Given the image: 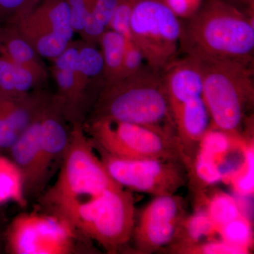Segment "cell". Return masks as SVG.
<instances>
[{"instance_id": "1", "label": "cell", "mask_w": 254, "mask_h": 254, "mask_svg": "<svg viewBox=\"0 0 254 254\" xmlns=\"http://www.w3.org/2000/svg\"><path fill=\"white\" fill-rule=\"evenodd\" d=\"M180 51L197 58L254 64V20L223 0H203L182 21Z\"/></svg>"}, {"instance_id": "2", "label": "cell", "mask_w": 254, "mask_h": 254, "mask_svg": "<svg viewBox=\"0 0 254 254\" xmlns=\"http://www.w3.org/2000/svg\"><path fill=\"white\" fill-rule=\"evenodd\" d=\"M120 187L107 171L83 123L74 122L71 123L69 143L58 179L37 200L39 210L67 222L82 203L105 190Z\"/></svg>"}, {"instance_id": "3", "label": "cell", "mask_w": 254, "mask_h": 254, "mask_svg": "<svg viewBox=\"0 0 254 254\" xmlns=\"http://www.w3.org/2000/svg\"><path fill=\"white\" fill-rule=\"evenodd\" d=\"M91 119H108L175 130L162 72L146 63L136 72L101 88Z\"/></svg>"}, {"instance_id": "4", "label": "cell", "mask_w": 254, "mask_h": 254, "mask_svg": "<svg viewBox=\"0 0 254 254\" xmlns=\"http://www.w3.org/2000/svg\"><path fill=\"white\" fill-rule=\"evenodd\" d=\"M198 59L203 74L202 98L210 115V129L237 138L246 113L254 105V64L218 58Z\"/></svg>"}, {"instance_id": "5", "label": "cell", "mask_w": 254, "mask_h": 254, "mask_svg": "<svg viewBox=\"0 0 254 254\" xmlns=\"http://www.w3.org/2000/svg\"><path fill=\"white\" fill-rule=\"evenodd\" d=\"M92 143L105 153L125 159H156L186 162L175 130L108 119L83 124Z\"/></svg>"}, {"instance_id": "6", "label": "cell", "mask_w": 254, "mask_h": 254, "mask_svg": "<svg viewBox=\"0 0 254 254\" xmlns=\"http://www.w3.org/2000/svg\"><path fill=\"white\" fill-rule=\"evenodd\" d=\"M136 219L131 190L120 187L82 203L67 222L107 253L116 254L131 240Z\"/></svg>"}, {"instance_id": "7", "label": "cell", "mask_w": 254, "mask_h": 254, "mask_svg": "<svg viewBox=\"0 0 254 254\" xmlns=\"http://www.w3.org/2000/svg\"><path fill=\"white\" fill-rule=\"evenodd\" d=\"M11 254H71L87 252L92 243L63 219L39 210L18 214L4 233Z\"/></svg>"}, {"instance_id": "8", "label": "cell", "mask_w": 254, "mask_h": 254, "mask_svg": "<svg viewBox=\"0 0 254 254\" xmlns=\"http://www.w3.org/2000/svg\"><path fill=\"white\" fill-rule=\"evenodd\" d=\"M182 19L162 0H135L130 22L131 40L145 62L163 72L178 58Z\"/></svg>"}, {"instance_id": "9", "label": "cell", "mask_w": 254, "mask_h": 254, "mask_svg": "<svg viewBox=\"0 0 254 254\" xmlns=\"http://www.w3.org/2000/svg\"><path fill=\"white\" fill-rule=\"evenodd\" d=\"M7 22L16 26L41 58L51 61L69 46L75 33L66 0H34Z\"/></svg>"}, {"instance_id": "10", "label": "cell", "mask_w": 254, "mask_h": 254, "mask_svg": "<svg viewBox=\"0 0 254 254\" xmlns=\"http://www.w3.org/2000/svg\"><path fill=\"white\" fill-rule=\"evenodd\" d=\"M94 148L114 181L131 191L154 196L175 194L187 183V169L179 162L118 158Z\"/></svg>"}, {"instance_id": "11", "label": "cell", "mask_w": 254, "mask_h": 254, "mask_svg": "<svg viewBox=\"0 0 254 254\" xmlns=\"http://www.w3.org/2000/svg\"><path fill=\"white\" fill-rule=\"evenodd\" d=\"M185 217L182 197L176 193L155 196L136 219L131 240L137 252L151 254L171 245Z\"/></svg>"}, {"instance_id": "12", "label": "cell", "mask_w": 254, "mask_h": 254, "mask_svg": "<svg viewBox=\"0 0 254 254\" xmlns=\"http://www.w3.org/2000/svg\"><path fill=\"white\" fill-rule=\"evenodd\" d=\"M67 123L70 122L58 97H47L42 107L40 127L42 178L46 188L59 170L69 143L71 124L69 126Z\"/></svg>"}, {"instance_id": "13", "label": "cell", "mask_w": 254, "mask_h": 254, "mask_svg": "<svg viewBox=\"0 0 254 254\" xmlns=\"http://www.w3.org/2000/svg\"><path fill=\"white\" fill-rule=\"evenodd\" d=\"M43 103L33 121L8 151L9 158L14 162L22 176L23 193L27 202L35 198L38 199L46 190L42 178L40 138L41 113Z\"/></svg>"}, {"instance_id": "14", "label": "cell", "mask_w": 254, "mask_h": 254, "mask_svg": "<svg viewBox=\"0 0 254 254\" xmlns=\"http://www.w3.org/2000/svg\"><path fill=\"white\" fill-rule=\"evenodd\" d=\"M78 43L71 42L59 56L52 60L53 74L58 95L70 123L81 122L88 95L82 88L78 70Z\"/></svg>"}, {"instance_id": "15", "label": "cell", "mask_w": 254, "mask_h": 254, "mask_svg": "<svg viewBox=\"0 0 254 254\" xmlns=\"http://www.w3.org/2000/svg\"><path fill=\"white\" fill-rule=\"evenodd\" d=\"M175 133L190 168L200 141L210 128V118L203 98H195L172 110Z\"/></svg>"}, {"instance_id": "16", "label": "cell", "mask_w": 254, "mask_h": 254, "mask_svg": "<svg viewBox=\"0 0 254 254\" xmlns=\"http://www.w3.org/2000/svg\"><path fill=\"white\" fill-rule=\"evenodd\" d=\"M162 75L171 112L183 103L202 97L203 74L198 58L188 55L178 58Z\"/></svg>"}, {"instance_id": "17", "label": "cell", "mask_w": 254, "mask_h": 254, "mask_svg": "<svg viewBox=\"0 0 254 254\" xmlns=\"http://www.w3.org/2000/svg\"><path fill=\"white\" fill-rule=\"evenodd\" d=\"M46 98L37 91L20 98L0 95V153L9 151L33 121Z\"/></svg>"}, {"instance_id": "18", "label": "cell", "mask_w": 254, "mask_h": 254, "mask_svg": "<svg viewBox=\"0 0 254 254\" xmlns=\"http://www.w3.org/2000/svg\"><path fill=\"white\" fill-rule=\"evenodd\" d=\"M0 53L46 78V66L29 43L11 23H0Z\"/></svg>"}, {"instance_id": "19", "label": "cell", "mask_w": 254, "mask_h": 254, "mask_svg": "<svg viewBox=\"0 0 254 254\" xmlns=\"http://www.w3.org/2000/svg\"><path fill=\"white\" fill-rule=\"evenodd\" d=\"M44 79L0 53V95L10 98L26 96L36 92Z\"/></svg>"}, {"instance_id": "20", "label": "cell", "mask_w": 254, "mask_h": 254, "mask_svg": "<svg viewBox=\"0 0 254 254\" xmlns=\"http://www.w3.org/2000/svg\"><path fill=\"white\" fill-rule=\"evenodd\" d=\"M78 70L82 88L87 95L95 83L104 86V63L98 45L86 41L78 43Z\"/></svg>"}, {"instance_id": "21", "label": "cell", "mask_w": 254, "mask_h": 254, "mask_svg": "<svg viewBox=\"0 0 254 254\" xmlns=\"http://www.w3.org/2000/svg\"><path fill=\"white\" fill-rule=\"evenodd\" d=\"M126 39L113 30L108 29L98 41L104 63L105 84L118 81L121 74Z\"/></svg>"}, {"instance_id": "22", "label": "cell", "mask_w": 254, "mask_h": 254, "mask_svg": "<svg viewBox=\"0 0 254 254\" xmlns=\"http://www.w3.org/2000/svg\"><path fill=\"white\" fill-rule=\"evenodd\" d=\"M120 0H90L84 28L83 41L98 45L100 37L109 29L110 20Z\"/></svg>"}, {"instance_id": "23", "label": "cell", "mask_w": 254, "mask_h": 254, "mask_svg": "<svg viewBox=\"0 0 254 254\" xmlns=\"http://www.w3.org/2000/svg\"><path fill=\"white\" fill-rule=\"evenodd\" d=\"M15 202L20 206L27 205L23 193V179L14 162L0 153V205Z\"/></svg>"}, {"instance_id": "24", "label": "cell", "mask_w": 254, "mask_h": 254, "mask_svg": "<svg viewBox=\"0 0 254 254\" xmlns=\"http://www.w3.org/2000/svg\"><path fill=\"white\" fill-rule=\"evenodd\" d=\"M205 209L218 231L222 225L244 215L235 198L222 191L211 195L205 202Z\"/></svg>"}, {"instance_id": "25", "label": "cell", "mask_w": 254, "mask_h": 254, "mask_svg": "<svg viewBox=\"0 0 254 254\" xmlns=\"http://www.w3.org/2000/svg\"><path fill=\"white\" fill-rule=\"evenodd\" d=\"M230 182L234 190L242 196L253 194L254 148L253 145L244 147V155L240 167L230 175Z\"/></svg>"}, {"instance_id": "26", "label": "cell", "mask_w": 254, "mask_h": 254, "mask_svg": "<svg viewBox=\"0 0 254 254\" xmlns=\"http://www.w3.org/2000/svg\"><path fill=\"white\" fill-rule=\"evenodd\" d=\"M222 241L251 252L252 247V227L248 219L242 215L218 229Z\"/></svg>"}, {"instance_id": "27", "label": "cell", "mask_w": 254, "mask_h": 254, "mask_svg": "<svg viewBox=\"0 0 254 254\" xmlns=\"http://www.w3.org/2000/svg\"><path fill=\"white\" fill-rule=\"evenodd\" d=\"M173 253L185 254H245L250 253L245 249L227 243L222 240L198 242L170 249Z\"/></svg>"}, {"instance_id": "28", "label": "cell", "mask_w": 254, "mask_h": 254, "mask_svg": "<svg viewBox=\"0 0 254 254\" xmlns=\"http://www.w3.org/2000/svg\"><path fill=\"white\" fill-rule=\"evenodd\" d=\"M135 0H120L110 20L109 29L117 32L125 39H131L130 22Z\"/></svg>"}, {"instance_id": "29", "label": "cell", "mask_w": 254, "mask_h": 254, "mask_svg": "<svg viewBox=\"0 0 254 254\" xmlns=\"http://www.w3.org/2000/svg\"><path fill=\"white\" fill-rule=\"evenodd\" d=\"M145 64L144 57L140 48L131 39H126L121 74L119 79L136 72ZM118 79V80H119Z\"/></svg>"}, {"instance_id": "30", "label": "cell", "mask_w": 254, "mask_h": 254, "mask_svg": "<svg viewBox=\"0 0 254 254\" xmlns=\"http://www.w3.org/2000/svg\"><path fill=\"white\" fill-rule=\"evenodd\" d=\"M179 18L190 17L196 11L203 0H162Z\"/></svg>"}, {"instance_id": "31", "label": "cell", "mask_w": 254, "mask_h": 254, "mask_svg": "<svg viewBox=\"0 0 254 254\" xmlns=\"http://www.w3.org/2000/svg\"><path fill=\"white\" fill-rule=\"evenodd\" d=\"M33 0H0V23H6Z\"/></svg>"}, {"instance_id": "32", "label": "cell", "mask_w": 254, "mask_h": 254, "mask_svg": "<svg viewBox=\"0 0 254 254\" xmlns=\"http://www.w3.org/2000/svg\"><path fill=\"white\" fill-rule=\"evenodd\" d=\"M254 20V0H223Z\"/></svg>"}, {"instance_id": "33", "label": "cell", "mask_w": 254, "mask_h": 254, "mask_svg": "<svg viewBox=\"0 0 254 254\" xmlns=\"http://www.w3.org/2000/svg\"><path fill=\"white\" fill-rule=\"evenodd\" d=\"M1 109H0V127H1Z\"/></svg>"}]
</instances>
